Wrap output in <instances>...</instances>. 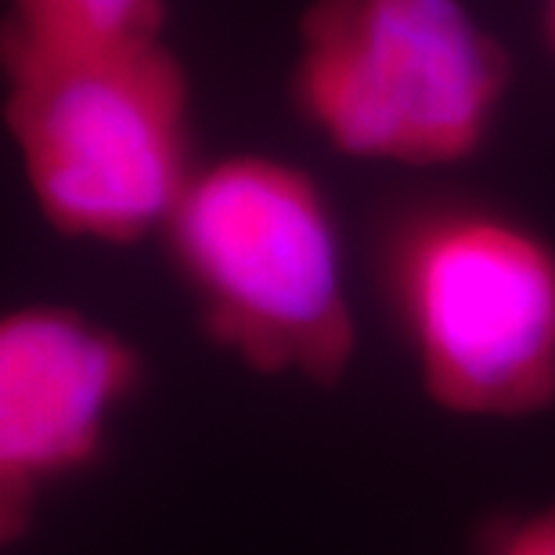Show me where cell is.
<instances>
[{
	"instance_id": "6da1fadb",
	"label": "cell",
	"mask_w": 555,
	"mask_h": 555,
	"mask_svg": "<svg viewBox=\"0 0 555 555\" xmlns=\"http://www.w3.org/2000/svg\"><path fill=\"white\" fill-rule=\"evenodd\" d=\"M163 235L220 350L257 375L343 383L358 328L339 228L307 170L257 152L198 166Z\"/></svg>"
},
{
	"instance_id": "7a4b0ae2",
	"label": "cell",
	"mask_w": 555,
	"mask_h": 555,
	"mask_svg": "<svg viewBox=\"0 0 555 555\" xmlns=\"http://www.w3.org/2000/svg\"><path fill=\"white\" fill-rule=\"evenodd\" d=\"M4 127L62 238L134 246L166 231L192 163V80L163 40L0 54Z\"/></svg>"
},
{
	"instance_id": "3957f363",
	"label": "cell",
	"mask_w": 555,
	"mask_h": 555,
	"mask_svg": "<svg viewBox=\"0 0 555 555\" xmlns=\"http://www.w3.org/2000/svg\"><path fill=\"white\" fill-rule=\"evenodd\" d=\"M508 83L513 59L462 0H314L299 18L293 102L350 159H469Z\"/></svg>"
},
{
	"instance_id": "277c9868",
	"label": "cell",
	"mask_w": 555,
	"mask_h": 555,
	"mask_svg": "<svg viewBox=\"0 0 555 555\" xmlns=\"http://www.w3.org/2000/svg\"><path fill=\"white\" fill-rule=\"evenodd\" d=\"M393 296L443 412L527 418L555 404V249L513 217L448 206L393 242Z\"/></svg>"
},
{
	"instance_id": "5b68a950",
	"label": "cell",
	"mask_w": 555,
	"mask_h": 555,
	"mask_svg": "<svg viewBox=\"0 0 555 555\" xmlns=\"http://www.w3.org/2000/svg\"><path fill=\"white\" fill-rule=\"evenodd\" d=\"M141 383L124 336L73 307H18L0 321V527L18 538L43 487L98 462Z\"/></svg>"
},
{
	"instance_id": "8992f818",
	"label": "cell",
	"mask_w": 555,
	"mask_h": 555,
	"mask_svg": "<svg viewBox=\"0 0 555 555\" xmlns=\"http://www.w3.org/2000/svg\"><path fill=\"white\" fill-rule=\"evenodd\" d=\"M166 37V0H4L0 54L87 51Z\"/></svg>"
},
{
	"instance_id": "52a82bcc",
	"label": "cell",
	"mask_w": 555,
	"mask_h": 555,
	"mask_svg": "<svg viewBox=\"0 0 555 555\" xmlns=\"http://www.w3.org/2000/svg\"><path fill=\"white\" fill-rule=\"evenodd\" d=\"M494 555H555V502L508 527Z\"/></svg>"
},
{
	"instance_id": "ba28073f",
	"label": "cell",
	"mask_w": 555,
	"mask_h": 555,
	"mask_svg": "<svg viewBox=\"0 0 555 555\" xmlns=\"http://www.w3.org/2000/svg\"><path fill=\"white\" fill-rule=\"evenodd\" d=\"M545 26H548V43L555 54V0H545Z\"/></svg>"
}]
</instances>
